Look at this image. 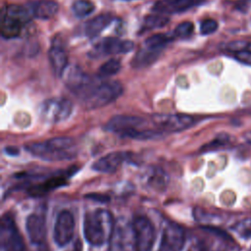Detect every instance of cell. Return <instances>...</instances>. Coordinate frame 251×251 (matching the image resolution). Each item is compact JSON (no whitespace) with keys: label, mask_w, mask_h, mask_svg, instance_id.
<instances>
[{"label":"cell","mask_w":251,"mask_h":251,"mask_svg":"<svg viewBox=\"0 0 251 251\" xmlns=\"http://www.w3.org/2000/svg\"><path fill=\"white\" fill-rule=\"evenodd\" d=\"M25 150L44 161L59 162L75 158L76 146L70 137H53L44 141L31 142L25 145Z\"/></svg>","instance_id":"obj_1"},{"label":"cell","mask_w":251,"mask_h":251,"mask_svg":"<svg viewBox=\"0 0 251 251\" xmlns=\"http://www.w3.org/2000/svg\"><path fill=\"white\" fill-rule=\"evenodd\" d=\"M115 226L112 214L105 209L87 212L83 220V235L92 246H101L109 241Z\"/></svg>","instance_id":"obj_2"},{"label":"cell","mask_w":251,"mask_h":251,"mask_svg":"<svg viewBox=\"0 0 251 251\" xmlns=\"http://www.w3.org/2000/svg\"><path fill=\"white\" fill-rule=\"evenodd\" d=\"M124 91L123 85L116 80L97 82L95 79L77 96L87 110L104 107L117 100Z\"/></svg>","instance_id":"obj_3"},{"label":"cell","mask_w":251,"mask_h":251,"mask_svg":"<svg viewBox=\"0 0 251 251\" xmlns=\"http://www.w3.org/2000/svg\"><path fill=\"white\" fill-rule=\"evenodd\" d=\"M146 120L131 115H117L112 117L105 125V129L119 133L121 137L136 140H148L154 138L152 129L145 127Z\"/></svg>","instance_id":"obj_4"},{"label":"cell","mask_w":251,"mask_h":251,"mask_svg":"<svg viewBox=\"0 0 251 251\" xmlns=\"http://www.w3.org/2000/svg\"><path fill=\"white\" fill-rule=\"evenodd\" d=\"M32 11L21 5H8L1 14V36L11 39L19 36L23 27L30 21Z\"/></svg>","instance_id":"obj_5"},{"label":"cell","mask_w":251,"mask_h":251,"mask_svg":"<svg viewBox=\"0 0 251 251\" xmlns=\"http://www.w3.org/2000/svg\"><path fill=\"white\" fill-rule=\"evenodd\" d=\"M134 247L135 236L132 222L122 217L115 221L108 251H132Z\"/></svg>","instance_id":"obj_6"},{"label":"cell","mask_w":251,"mask_h":251,"mask_svg":"<svg viewBox=\"0 0 251 251\" xmlns=\"http://www.w3.org/2000/svg\"><path fill=\"white\" fill-rule=\"evenodd\" d=\"M73 112V103L64 97H54L45 100L39 106L41 119L49 124L66 121Z\"/></svg>","instance_id":"obj_7"},{"label":"cell","mask_w":251,"mask_h":251,"mask_svg":"<svg viewBox=\"0 0 251 251\" xmlns=\"http://www.w3.org/2000/svg\"><path fill=\"white\" fill-rule=\"evenodd\" d=\"M156 129L163 133L178 132L193 126L196 120L185 114H155L151 117Z\"/></svg>","instance_id":"obj_8"},{"label":"cell","mask_w":251,"mask_h":251,"mask_svg":"<svg viewBox=\"0 0 251 251\" xmlns=\"http://www.w3.org/2000/svg\"><path fill=\"white\" fill-rule=\"evenodd\" d=\"M0 244L2 251H25L23 237L15 221L7 214L1 219Z\"/></svg>","instance_id":"obj_9"},{"label":"cell","mask_w":251,"mask_h":251,"mask_svg":"<svg viewBox=\"0 0 251 251\" xmlns=\"http://www.w3.org/2000/svg\"><path fill=\"white\" fill-rule=\"evenodd\" d=\"M132 226L136 250L152 251L156 239V231L151 221L144 216H137L133 219Z\"/></svg>","instance_id":"obj_10"},{"label":"cell","mask_w":251,"mask_h":251,"mask_svg":"<svg viewBox=\"0 0 251 251\" xmlns=\"http://www.w3.org/2000/svg\"><path fill=\"white\" fill-rule=\"evenodd\" d=\"M75 232V219L73 214L68 210L61 211L54 226V241L58 246H66L69 244Z\"/></svg>","instance_id":"obj_11"},{"label":"cell","mask_w":251,"mask_h":251,"mask_svg":"<svg viewBox=\"0 0 251 251\" xmlns=\"http://www.w3.org/2000/svg\"><path fill=\"white\" fill-rule=\"evenodd\" d=\"M185 243V234L180 226L168 222L162 232L159 251H181Z\"/></svg>","instance_id":"obj_12"},{"label":"cell","mask_w":251,"mask_h":251,"mask_svg":"<svg viewBox=\"0 0 251 251\" xmlns=\"http://www.w3.org/2000/svg\"><path fill=\"white\" fill-rule=\"evenodd\" d=\"M62 76L67 87L76 96L94 80L75 65L68 66Z\"/></svg>","instance_id":"obj_13"},{"label":"cell","mask_w":251,"mask_h":251,"mask_svg":"<svg viewBox=\"0 0 251 251\" xmlns=\"http://www.w3.org/2000/svg\"><path fill=\"white\" fill-rule=\"evenodd\" d=\"M72 176L71 171L69 173H59L55 174L49 177H46L38 182H28L27 184V192L29 195L33 197H40L48 193L49 191L56 189L67 182L68 177Z\"/></svg>","instance_id":"obj_14"},{"label":"cell","mask_w":251,"mask_h":251,"mask_svg":"<svg viewBox=\"0 0 251 251\" xmlns=\"http://www.w3.org/2000/svg\"><path fill=\"white\" fill-rule=\"evenodd\" d=\"M130 157L129 152L126 151H117L109 153L101 158H99L93 165L92 170L103 173V174H111L116 172L126 160Z\"/></svg>","instance_id":"obj_15"},{"label":"cell","mask_w":251,"mask_h":251,"mask_svg":"<svg viewBox=\"0 0 251 251\" xmlns=\"http://www.w3.org/2000/svg\"><path fill=\"white\" fill-rule=\"evenodd\" d=\"M25 230L31 243L38 246L45 243L46 222L43 216L30 214L25 220Z\"/></svg>","instance_id":"obj_16"},{"label":"cell","mask_w":251,"mask_h":251,"mask_svg":"<svg viewBox=\"0 0 251 251\" xmlns=\"http://www.w3.org/2000/svg\"><path fill=\"white\" fill-rule=\"evenodd\" d=\"M205 1L206 0H159L153 5L152 11L161 14L182 13L203 4Z\"/></svg>","instance_id":"obj_17"},{"label":"cell","mask_w":251,"mask_h":251,"mask_svg":"<svg viewBox=\"0 0 251 251\" xmlns=\"http://www.w3.org/2000/svg\"><path fill=\"white\" fill-rule=\"evenodd\" d=\"M134 47V43L129 40H121L116 37L104 38L97 46L96 49L100 53L106 55H114L121 53L130 52Z\"/></svg>","instance_id":"obj_18"},{"label":"cell","mask_w":251,"mask_h":251,"mask_svg":"<svg viewBox=\"0 0 251 251\" xmlns=\"http://www.w3.org/2000/svg\"><path fill=\"white\" fill-rule=\"evenodd\" d=\"M48 59L50 62V65L53 69L54 74L57 76H62L65 70L67 69L68 65V56L66 51L63 47H60L58 45H53L49 49L48 52Z\"/></svg>","instance_id":"obj_19"},{"label":"cell","mask_w":251,"mask_h":251,"mask_svg":"<svg viewBox=\"0 0 251 251\" xmlns=\"http://www.w3.org/2000/svg\"><path fill=\"white\" fill-rule=\"evenodd\" d=\"M163 49L145 47L139 50L131 61V66L135 69H143L152 65L160 56Z\"/></svg>","instance_id":"obj_20"},{"label":"cell","mask_w":251,"mask_h":251,"mask_svg":"<svg viewBox=\"0 0 251 251\" xmlns=\"http://www.w3.org/2000/svg\"><path fill=\"white\" fill-rule=\"evenodd\" d=\"M113 21V16L110 14H101L88 21L85 25V34L88 37H95L101 33Z\"/></svg>","instance_id":"obj_21"},{"label":"cell","mask_w":251,"mask_h":251,"mask_svg":"<svg viewBox=\"0 0 251 251\" xmlns=\"http://www.w3.org/2000/svg\"><path fill=\"white\" fill-rule=\"evenodd\" d=\"M59 10V5L57 2L52 0H45L36 3L31 11L32 15L41 20H47L54 17Z\"/></svg>","instance_id":"obj_22"},{"label":"cell","mask_w":251,"mask_h":251,"mask_svg":"<svg viewBox=\"0 0 251 251\" xmlns=\"http://www.w3.org/2000/svg\"><path fill=\"white\" fill-rule=\"evenodd\" d=\"M168 176L160 169H155L148 177L149 185L155 190H163L168 184Z\"/></svg>","instance_id":"obj_23"},{"label":"cell","mask_w":251,"mask_h":251,"mask_svg":"<svg viewBox=\"0 0 251 251\" xmlns=\"http://www.w3.org/2000/svg\"><path fill=\"white\" fill-rule=\"evenodd\" d=\"M230 141V136L226 133H220L218 134L212 141H210L209 143L204 144L200 151L202 153L204 152H210V151H215V150H219L222 149L224 147H226V145L229 144Z\"/></svg>","instance_id":"obj_24"},{"label":"cell","mask_w":251,"mask_h":251,"mask_svg":"<svg viewBox=\"0 0 251 251\" xmlns=\"http://www.w3.org/2000/svg\"><path fill=\"white\" fill-rule=\"evenodd\" d=\"M94 5L88 0H76L72 6V11L77 18H84L94 11Z\"/></svg>","instance_id":"obj_25"},{"label":"cell","mask_w":251,"mask_h":251,"mask_svg":"<svg viewBox=\"0 0 251 251\" xmlns=\"http://www.w3.org/2000/svg\"><path fill=\"white\" fill-rule=\"evenodd\" d=\"M170 18L163 15H150L144 19L143 27L145 29H155L160 28L168 25Z\"/></svg>","instance_id":"obj_26"},{"label":"cell","mask_w":251,"mask_h":251,"mask_svg":"<svg viewBox=\"0 0 251 251\" xmlns=\"http://www.w3.org/2000/svg\"><path fill=\"white\" fill-rule=\"evenodd\" d=\"M120 70L121 62L118 59H110L99 68L98 75L101 77H108L116 75Z\"/></svg>","instance_id":"obj_27"},{"label":"cell","mask_w":251,"mask_h":251,"mask_svg":"<svg viewBox=\"0 0 251 251\" xmlns=\"http://www.w3.org/2000/svg\"><path fill=\"white\" fill-rule=\"evenodd\" d=\"M172 39H173V37H171L168 34L158 33V34H154V35L148 37L145 40V45L150 48L163 49L166 46V44L168 42H170Z\"/></svg>","instance_id":"obj_28"},{"label":"cell","mask_w":251,"mask_h":251,"mask_svg":"<svg viewBox=\"0 0 251 251\" xmlns=\"http://www.w3.org/2000/svg\"><path fill=\"white\" fill-rule=\"evenodd\" d=\"M193 29H194V26H193L192 23L184 22L182 24H179L176 27L175 35L177 37H180V38H186L192 34Z\"/></svg>","instance_id":"obj_29"},{"label":"cell","mask_w":251,"mask_h":251,"mask_svg":"<svg viewBox=\"0 0 251 251\" xmlns=\"http://www.w3.org/2000/svg\"><path fill=\"white\" fill-rule=\"evenodd\" d=\"M218 29V23L213 19H206L201 22L200 31L202 34L207 35L215 32Z\"/></svg>","instance_id":"obj_30"},{"label":"cell","mask_w":251,"mask_h":251,"mask_svg":"<svg viewBox=\"0 0 251 251\" xmlns=\"http://www.w3.org/2000/svg\"><path fill=\"white\" fill-rule=\"evenodd\" d=\"M249 45V43L247 41L244 40H236V41H231L227 44H226L225 49L227 51H231V52H239V51H243L246 50L247 46Z\"/></svg>","instance_id":"obj_31"},{"label":"cell","mask_w":251,"mask_h":251,"mask_svg":"<svg viewBox=\"0 0 251 251\" xmlns=\"http://www.w3.org/2000/svg\"><path fill=\"white\" fill-rule=\"evenodd\" d=\"M234 58L242 64L251 65V51H249V50H243V51L236 52L234 55Z\"/></svg>","instance_id":"obj_32"},{"label":"cell","mask_w":251,"mask_h":251,"mask_svg":"<svg viewBox=\"0 0 251 251\" xmlns=\"http://www.w3.org/2000/svg\"><path fill=\"white\" fill-rule=\"evenodd\" d=\"M87 198H90L92 199L93 201H98V202H101V203H107L110 201V197L107 196V195H103V194H97V193H92V194H89V195H86Z\"/></svg>","instance_id":"obj_33"},{"label":"cell","mask_w":251,"mask_h":251,"mask_svg":"<svg viewBox=\"0 0 251 251\" xmlns=\"http://www.w3.org/2000/svg\"><path fill=\"white\" fill-rule=\"evenodd\" d=\"M204 228L207 229V230H209L210 232H213V233H215V234H217V235H219V236H222V237H224V238H229L228 234H226L225 231H223V230H221V229H219V228L211 227V226L204 227Z\"/></svg>","instance_id":"obj_34"},{"label":"cell","mask_w":251,"mask_h":251,"mask_svg":"<svg viewBox=\"0 0 251 251\" xmlns=\"http://www.w3.org/2000/svg\"><path fill=\"white\" fill-rule=\"evenodd\" d=\"M67 251H82V242H81V240L79 238L76 239L73 243L72 247L69 250H67Z\"/></svg>","instance_id":"obj_35"},{"label":"cell","mask_w":251,"mask_h":251,"mask_svg":"<svg viewBox=\"0 0 251 251\" xmlns=\"http://www.w3.org/2000/svg\"><path fill=\"white\" fill-rule=\"evenodd\" d=\"M38 247H39V248H38V251H48V248L46 247V244H45V243L39 245Z\"/></svg>","instance_id":"obj_36"},{"label":"cell","mask_w":251,"mask_h":251,"mask_svg":"<svg viewBox=\"0 0 251 251\" xmlns=\"http://www.w3.org/2000/svg\"><path fill=\"white\" fill-rule=\"evenodd\" d=\"M245 140H246L248 143L251 144V131H250V132H247V133L245 134Z\"/></svg>","instance_id":"obj_37"},{"label":"cell","mask_w":251,"mask_h":251,"mask_svg":"<svg viewBox=\"0 0 251 251\" xmlns=\"http://www.w3.org/2000/svg\"><path fill=\"white\" fill-rule=\"evenodd\" d=\"M126 1H131V0H126Z\"/></svg>","instance_id":"obj_38"}]
</instances>
